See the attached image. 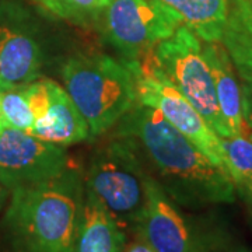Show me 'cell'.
Returning a JSON list of instances; mask_svg holds the SVG:
<instances>
[{
  "instance_id": "cell-16",
  "label": "cell",
  "mask_w": 252,
  "mask_h": 252,
  "mask_svg": "<svg viewBox=\"0 0 252 252\" xmlns=\"http://www.w3.org/2000/svg\"><path fill=\"white\" fill-rule=\"evenodd\" d=\"M225 168L238 193L252 207V135L221 137Z\"/></svg>"
},
{
  "instance_id": "cell-12",
  "label": "cell",
  "mask_w": 252,
  "mask_h": 252,
  "mask_svg": "<svg viewBox=\"0 0 252 252\" xmlns=\"http://www.w3.org/2000/svg\"><path fill=\"white\" fill-rule=\"evenodd\" d=\"M202 49L213 79L217 107L225 137L247 135L244 118V93L231 59L221 42H203Z\"/></svg>"
},
{
  "instance_id": "cell-4",
  "label": "cell",
  "mask_w": 252,
  "mask_h": 252,
  "mask_svg": "<svg viewBox=\"0 0 252 252\" xmlns=\"http://www.w3.org/2000/svg\"><path fill=\"white\" fill-rule=\"evenodd\" d=\"M83 175L86 189L126 233H133L146 206L150 175L135 139L112 135L91 154Z\"/></svg>"
},
{
  "instance_id": "cell-9",
  "label": "cell",
  "mask_w": 252,
  "mask_h": 252,
  "mask_svg": "<svg viewBox=\"0 0 252 252\" xmlns=\"http://www.w3.org/2000/svg\"><path fill=\"white\" fill-rule=\"evenodd\" d=\"M135 76L137 102L152 107L219 167L225 168L221 137L202 114L161 74L144 62H124Z\"/></svg>"
},
{
  "instance_id": "cell-23",
  "label": "cell",
  "mask_w": 252,
  "mask_h": 252,
  "mask_svg": "<svg viewBox=\"0 0 252 252\" xmlns=\"http://www.w3.org/2000/svg\"><path fill=\"white\" fill-rule=\"evenodd\" d=\"M233 252H251V251H250V250H245V248H237V250Z\"/></svg>"
},
{
  "instance_id": "cell-13",
  "label": "cell",
  "mask_w": 252,
  "mask_h": 252,
  "mask_svg": "<svg viewBox=\"0 0 252 252\" xmlns=\"http://www.w3.org/2000/svg\"><path fill=\"white\" fill-rule=\"evenodd\" d=\"M127 233L90 190L84 192L80 224L72 252H124Z\"/></svg>"
},
{
  "instance_id": "cell-11",
  "label": "cell",
  "mask_w": 252,
  "mask_h": 252,
  "mask_svg": "<svg viewBox=\"0 0 252 252\" xmlns=\"http://www.w3.org/2000/svg\"><path fill=\"white\" fill-rule=\"evenodd\" d=\"M34 114L32 135L61 146L90 139V129L67 91L48 77L26 86Z\"/></svg>"
},
{
  "instance_id": "cell-3",
  "label": "cell",
  "mask_w": 252,
  "mask_h": 252,
  "mask_svg": "<svg viewBox=\"0 0 252 252\" xmlns=\"http://www.w3.org/2000/svg\"><path fill=\"white\" fill-rule=\"evenodd\" d=\"M63 87L98 137L137 104L135 76L127 64L101 52H73L61 63Z\"/></svg>"
},
{
  "instance_id": "cell-19",
  "label": "cell",
  "mask_w": 252,
  "mask_h": 252,
  "mask_svg": "<svg viewBox=\"0 0 252 252\" xmlns=\"http://www.w3.org/2000/svg\"><path fill=\"white\" fill-rule=\"evenodd\" d=\"M31 1L46 14L64 20V11H63L62 4L59 0H31Z\"/></svg>"
},
{
  "instance_id": "cell-15",
  "label": "cell",
  "mask_w": 252,
  "mask_h": 252,
  "mask_svg": "<svg viewBox=\"0 0 252 252\" xmlns=\"http://www.w3.org/2000/svg\"><path fill=\"white\" fill-rule=\"evenodd\" d=\"M203 42H221L228 0H156Z\"/></svg>"
},
{
  "instance_id": "cell-22",
  "label": "cell",
  "mask_w": 252,
  "mask_h": 252,
  "mask_svg": "<svg viewBox=\"0 0 252 252\" xmlns=\"http://www.w3.org/2000/svg\"><path fill=\"white\" fill-rule=\"evenodd\" d=\"M10 199V189L0 181V213H3L4 207Z\"/></svg>"
},
{
  "instance_id": "cell-6",
  "label": "cell",
  "mask_w": 252,
  "mask_h": 252,
  "mask_svg": "<svg viewBox=\"0 0 252 252\" xmlns=\"http://www.w3.org/2000/svg\"><path fill=\"white\" fill-rule=\"evenodd\" d=\"M181 26L180 18L156 0H109L94 24L122 62H142Z\"/></svg>"
},
{
  "instance_id": "cell-17",
  "label": "cell",
  "mask_w": 252,
  "mask_h": 252,
  "mask_svg": "<svg viewBox=\"0 0 252 252\" xmlns=\"http://www.w3.org/2000/svg\"><path fill=\"white\" fill-rule=\"evenodd\" d=\"M0 112L4 125L23 132H32L34 114L26 86L0 91Z\"/></svg>"
},
{
  "instance_id": "cell-5",
  "label": "cell",
  "mask_w": 252,
  "mask_h": 252,
  "mask_svg": "<svg viewBox=\"0 0 252 252\" xmlns=\"http://www.w3.org/2000/svg\"><path fill=\"white\" fill-rule=\"evenodd\" d=\"M142 62L171 83L202 114L217 135L225 137L213 79L199 36L188 27L181 26L174 35L154 46Z\"/></svg>"
},
{
  "instance_id": "cell-18",
  "label": "cell",
  "mask_w": 252,
  "mask_h": 252,
  "mask_svg": "<svg viewBox=\"0 0 252 252\" xmlns=\"http://www.w3.org/2000/svg\"><path fill=\"white\" fill-rule=\"evenodd\" d=\"M64 11V20L76 26H94L109 0H59Z\"/></svg>"
},
{
  "instance_id": "cell-20",
  "label": "cell",
  "mask_w": 252,
  "mask_h": 252,
  "mask_svg": "<svg viewBox=\"0 0 252 252\" xmlns=\"http://www.w3.org/2000/svg\"><path fill=\"white\" fill-rule=\"evenodd\" d=\"M244 93V118L247 130L252 135V91H243Z\"/></svg>"
},
{
  "instance_id": "cell-1",
  "label": "cell",
  "mask_w": 252,
  "mask_h": 252,
  "mask_svg": "<svg viewBox=\"0 0 252 252\" xmlns=\"http://www.w3.org/2000/svg\"><path fill=\"white\" fill-rule=\"evenodd\" d=\"M114 135L135 139L150 174L178 206L200 209L235 200L230 174L152 107L137 102L118 122Z\"/></svg>"
},
{
  "instance_id": "cell-14",
  "label": "cell",
  "mask_w": 252,
  "mask_h": 252,
  "mask_svg": "<svg viewBox=\"0 0 252 252\" xmlns=\"http://www.w3.org/2000/svg\"><path fill=\"white\" fill-rule=\"evenodd\" d=\"M221 45L231 59L243 91H252V0H228Z\"/></svg>"
},
{
  "instance_id": "cell-2",
  "label": "cell",
  "mask_w": 252,
  "mask_h": 252,
  "mask_svg": "<svg viewBox=\"0 0 252 252\" xmlns=\"http://www.w3.org/2000/svg\"><path fill=\"white\" fill-rule=\"evenodd\" d=\"M84 192V175L73 165L54 180L11 189L0 219V252H72Z\"/></svg>"
},
{
  "instance_id": "cell-7",
  "label": "cell",
  "mask_w": 252,
  "mask_h": 252,
  "mask_svg": "<svg viewBox=\"0 0 252 252\" xmlns=\"http://www.w3.org/2000/svg\"><path fill=\"white\" fill-rule=\"evenodd\" d=\"M51 45L39 18L20 0H0V91L44 77Z\"/></svg>"
},
{
  "instance_id": "cell-24",
  "label": "cell",
  "mask_w": 252,
  "mask_h": 252,
  "mask_svg": "<svg viewBox=\"0 0 252 252\" xmlns=\"http://www.w3.org/2000/svg\"><path fill=\"white\" fill-rule=\"evenodd\" d=\"M4 125V121H3V118H1V112H0V127H3Z\"/></svg>"
},
{
  "instance_id": "cell-10",
  "label": "cell",
  "mask_w": 252,
  "mask_h": 252,
  "mask_svg": "<svg viewBox=\"0 0 252 252\" xmlns=\"http://www.w3.org/2000/svg\"><path fill=\"white\" fill-rule=\"evenodd\" d=\"M72 167L67 149L14 127H0V181L11 190L54 180Z\"/></svg>"
},
{
  "instance_id": "cell-8",
  "label": "cell",
  "mask_w": 252,
  "mask_h": 252,
  "mask_svg": "<svg viewBox=\"0 0 252 252\" xmlns=\"http://www.w3.org/2000/svg\"><path fill=\"white\" fill-rule=\"evenodd\" d=\"M133 234L157 252H219L221 234L182 212L150 174L147 200Z\"/></svg>"
},
{
  "instance_id": "cell-21",
  "label": "cell",
  "mask_w": 252,
  "mask_h": 252,
  "mask_svg": "<svg viewBox=\"0 0 252 252\" xmlns=\"http://www.w3.org/2000/svg\"><path fill=\"white\" fill-rule=\"evenodd\" d=\"M124 252H157V251H154L152 247H149V245H147L146 243H143L142 240L136 238L133 243H130L126 245Z\"/></svg>"
}]
</instances>
